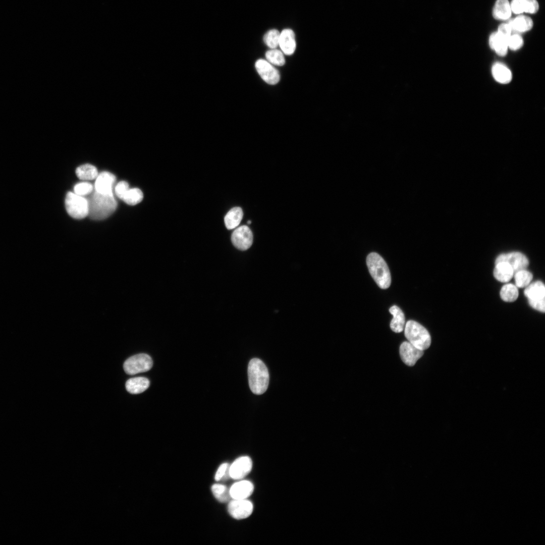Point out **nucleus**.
<instances>
[{"label":"nucleus","mask_w":545,"mask_h":545,"mask_svg":"<svg viewBox=\"0 0 545 545\" xmlns=\"http://www.w3.org/2000/svg\"><path fill=\"white\" fill-rule=\"evenodd\" d=\"M87 201L88 214L96 220L107 217L116 210L117 205L113 194H103L96 191Z\"/></svg>","instance_id":"1"},{"label":"nucleus","mask_w":545,"mask_h":545,"mask_svg":"<svg viewBox=\"0 0 545 545\" xmlns=\"http://www.w3.org/2000/svg\"><path fill=\"white\" fill-rule=\"evenodd\" d=\"M248 377L250 389L256 395L264 393L269 383V373L264 363L258 358H253L248 366Z\"/></svg>","instance_id":"2"},{"label":"nucleus","mask_w":545,"mask_h":545,"mask_svg":"<svg viewBox=\"0 0 545 545\" xmlns=\"http://www.w3.org/2000/svg\"><path fill=\"white\" fill-rule=\"evenodd\" d=\"M366 264L370 275L378 285L383 289L388 288L391 283V277L388 266L378 254L369 253L366 258Z\"/></svg>","instance_id":"3"},{"label":"nucleus","mask_w":545,"mask_h":545,"mask_svg":"<svg viewBox=\"0 0 545 545\" xmlns=\"http://www.w3.org/2000/svg\"><path fill=\"white\" fill-rule=\"evenodd\" d=\"M405 336L408 342L422 350L428 349L431 344V337L428 331L417 322L410 320L404 328Z\"/></svg>","instance_id":"4"},{"label":"nucleus","mask_w":545,"mask_h":545,"mask_svg":"<svg viewBox=\"0 0 545 545\" xmlns=\"http://www.w3.org/2000/svg\"><path fill=\"white\" fill-rule=\"evenodd\" d=\"M65 206L67 212L73 218L81 219L88 214L87 199L72 192L67 193Z\"/></svg>","instance_id":"5"},{"label":"nucleus","mask_w":545,"mask_h":545,"mask_svg":"<svg viewBox=\"0 0 545 545\" xmlns=\"http://www.w3.org/2000/svg\"><path fill=\"white\" fill-rule=\"evenodd\" d=\"M153 364L151 357L144 353L138 354L127 359L123 365L125 372L134 375L150 370Z\"/></svg>","instance_id":"6"},{"label":"nucleus","mask_w":545,"mask_h":545,"mask_svg":"<svg viewBox=\"0 0 545 545\" xmlns=\"http://www.w3.org/2000/svg\"><path fill=\"white\" fill-rule=\"evenodd\" d=\"M252 503L246 499H232L229 502L228 511L234 519L241 520L250 516L253 512Z\"/></svg>","instance_id":"7"},{"label":"nucleus","mask_w":545,"mask_h":545,"mask_svg":"<svg viewBox=\"0 0 545 545\" xmlns=\"http://www.w3.org/2000/svg\"><path fill=\"white\" fill-rule=\"evenodd\" d=\"M252 465V460L249 457H240L229 466V476L233 479L241 480L251 472Z\"/></svg>","instance_id":"8"},{"label":"nucleus","mask_w":545,"mask_h":545,"mask_svg":"<svg viewBox=\"0 0 545 545\" xmlns=\"http://www.w3.org/2000/svg\"><path fill=\"white\" fill-rule=\"evenodd\" d=\"M253 236L251 230L246 226H242L232 233L231 241L234 246L241 250H246L252 245Z\"/></svg>","instance_id":"9"},{"label":"nucleus","mask_w":545,"mask_h":545,"mask_svg":"<svg viewBox=\"0 0 545 545\" xmlns=\"http://www.w3.org/2000/svg\"><path fill=\"white\" fill-rule=\"evenodd\" d=\"M500 262H506L512 267L515 274L518 271L526 269L528 265L527 258L519 252H512L502 254L495 260V264Z\"/></svg>","instance_id":"10"},{"label":"nucleus","mask_w":545,"mask_h":545,"mask_svg":"<svg viewBox=\"0 0 545 545\" xmlns=\"http://www.w3.org/2000/svg\"><path fill=\"white\" fill-rule=\"evenodd\" d=\"M255 66L261 78L268 84L274 85L279 81L278 71L268 61L259 59L256 62Z\"/></svg>","instance_id":"11"},{"label":"nucleus","mask_w":545,"mask_h":545,"mask_svg":"<svg viewBox=\"0 0 545 545\" xmlns=\"http://www.w3.org/2000/svg\"><path fill=\"white\" fill-rule=\"evenodd\" d=\"M400 355L403 362L412 366L423 354V350L419 349L409 342H403L400 347Z\"/></svg>","instance_id":"12"},{"label":"nucleus","mask_w":545,"mask_h":545,"mask_svg":"<svg viewBox=\"0 0 545 545\" xmlns=\"http://www.w3.org/2000/svg\"><path fill=\"white\" fill-rule=\"evenodd\" d=\"M253 491V484L246 480H241L234 483L229 488L232 499H246L251 495Z\"/></svg>","instance_id":"13"},{"label":"nucleus","mask_w":545,"mask_h":545,"mask_svg":"<svg viewBox=\"0 0 545 545\" xmlns=\"http://www.w3.org/2000/svg\"><path fill=\"white\" fill-rule=\"evenodd\" d=\"M115 176L108 172H102L97 176L95 183V191L103 194H113L112 185Z\"/></svg>","instance_id":"14"},{"label":"nucleus","mask_w":545,"mask_h":545,"mask_svg":"<svg viewBox=\"0 0 545 545\" xmlns=\"http://www.w3.org/2000/svg\"><path fill=\"white\" fill-rule=\"evenodd\" d=\"M282 51L286 55L292 54L296 49L295 34L290 29H285L280 33L279 44Z\"/></svg>","instance_id":"15"},{"label":"nucleus","mask_w":545,"mask_h":545,"mask_svg":"<svg viewBox=\"0 0 545 545\" xmlns=\"http://www.w3.org/2000/svg\"><path fill=\"white\" fill-rule=\"evenodd\" d=\"M510 6L512 12L515 14L523 12L534 14L539 8L536 0H512Z\"/></svg>","instance_id":"16"},{"label":"nucleus","mask_w":545,"mask_h":545,"mask_svg":"<svg viewBox=\"0 0 545 545\" xmlns=\"http://www.w3.org/2000/svg\"><path fill=\"white\" fill-rule=\"evenodd\" d=\"M508 39L498 32L493 33L489 38V46L498 55L504 56L508 51Z\"/></svg>","instance_id":"17"},{"label":"nucleus","mask_w":545,"mask_h":545,"mask_svg":"<svg viewBox=\"0 0 545 545\" xmlns=\"http://www.w3.org/2000/svg\"><path fill=\"white\" fill-rule=\"evenodd\" d=\"M494 276L499 282H508L514 276V271L511 265L506 262H500L495 264Z\"/></svg>","instance_id":"18"},{"label":"nucleus","mask_w":545,"mask_h":545,"mask_svg":"<svg viewBox=\"0 0 545 545\" xmlns=\"http://www.w3.org/2000/svg\"><path fill=\"white\" fill-rule=\"evenodd\" d=\"M127 391L132 394H140L148 389L149 380L144 377H136L127 380L126 383Z\"/></svg>","instance_id":"19"},{"label":"nucleus","mask_w":545,"mask_h":545,"mask_svg":"<svg viewBox=\"0 0 545 545\" xmlns=\"http://www.w3.org/2000/svg\"><path fill=\"white\" fill-rule=\"evenodd\" d=\"M389 311L393 316L390 323L391 330L397 333L402 332L405 325V316L403 311L396 305L392 306Z\"/></svg>","instance_id":"20"},{"label":"nucleus","mask_w":545,"mask_h":545,"mask_svg":"<svg viewBox=\"0 0 545 545\" xmlns=\"http://www.w3.org/2000/svg\"><path fill=\"white\" fill-rule=\"evenodd\" d=\"M524 293L528 300L545 299L544 285L541 281H535L526 287Z\"/></svg>","instance_id":"21"},{"label":"nucleus","mask_w":545,"mask_h":545,"mask_svg":"<svg viewBox=\"0 0 545 545\" xmlns=\"http://www.w3.org/2000/svg\"><path fill=\"white\" fill-rule=\"evenodd\" d=\"M512 10L508 0H497L493 11L494 18L499 20L508 19L511 15Z\"/></svg>","instance_id":"22"},{"label":"nucleus","mask_w":545,"mask_h":545,"mask_svg":"<svg viewBox=\"0 0 545 545\" xmlns=\"http://www.w3.org/2000/svg\"><path fill=\"white\" fill-rule=\"evenodd\" d=\"M492 74L495 79L502 84L509 83L512 78L511 71L504 64L497 63L492 68Z\"/></svg>","instance_id":"23"},{"label":"nucleus","mask_w":545,"mask_h":545,"mask_svg":"<svg viewBox=\"0 0 545 545\" xmlns=\"http://www.w3.org/2000/svg\"><path fill=\"white\" fill-rule=\"evenodd\" d=\"M512 31L525 32L530 30L533 26L532 19L525 16H519L510 20L508 23Z\"/></svg>","instance_id":"24"},{"label":"nucleus","mask_w":545,"mask_h":545,"mask_svg":"<svg viewBox=\"0 0 545 545\" xmlns=\"http://www.w3.org/2000/svg\"><path fill=\"white\" fill-rule=\"evenodd\" d=\"M243 216L242 209L240 207H234L231 209L224 218L225 224L228 230L236 228L241 222Z\"/></svg>","instance_id":"25"},{"label":"nucleus","mask_w":545,"mask_h":545,"mask_svg":"<svg viewBox=\"0 0 545 545\" xmlns=\"http://www.w3.org/2000/svg\"><path fill=\"white\" fill-rule=\"evenodd\" d=\"M76 174L79 179L82 180H91L98 176L97 169L90 164H85L78 167Z\"/></svg>","instance_id":"26"},{"label":"nucleus","mask_w":545,"mask_h":545,"mask_svg":"<svg viewBox=\"0 0 545 545\" xmlns=\"http://www.w3.org/2000/svg\"><path fill=\"white\" fill-rule=\"evenodd\" d=\"M500 297L503 300L508 302L515 301L518 297L517 287L512 284L504 285L500 291Z\"/></svg>","instance_id":"27"},{"label":"nucleus","mask_w":545,"mask_h":545,"mask_svg":"<svg viewBox=\"0 0 545 545\" xmlns=\"http://www.w3.org/2000/svg\"><path fill=\"white\" fill-rule=\"evenodd\" d=\"M211 492L215 499L221 503H226L231 498L229 489L222 484H214L212 485Z\"/></svg>","instance_id":"28"},{"label":"nucleus","mask_w":545,"mask_h":545,"mask_svg":"<svg viewBox=\"0 0 545 545\" xmlns=\"http://www.w3.org/2000/svg\"><path fill=\"white\" fill-rule=\"evenodd\" d=\"M143 198V194L141 190L135 188L129 189L121 199L129 205H134L140 202Z\"/></svg>","instance_id":"29"},{"label":"nucleus","mask_w":545,"mask_h":545,"mask_svg":"<svg viewBox=\"0 0 545 545\" xmlns=\"http://www.w3.org/2000/svg\"><path fill=\"white\" fill-rule=\"evenodd\" d=\"M515 286L518 288L526 287L532 279V274L526 270L523 269L517 271L514 274Z\"/></svg>","instance_id":"30"},{"label":"nucleus","mask_w":545,"mask_h":545,"mask_svg":"<svg viewBox=\"0 0 545 545\" xmlns=\"http://www.w3.org/2000/svg\"><path fill=\"white\" fill-rule=\"evenodd\" d=\"M265 57L269 63L277 66H283L285 60L283 52L276 49L268 50L265 53Z\"/></svg>","instance_id":"31"},{"label":"nucleus","mask_w":545,"mask_h":545,"mask_svg":"<svg viewBox=\"0 0 545 545\" xmlns=\"http://www.w3.org/2000/svg\"><path fill=\"white\" fill-rule=\"evenodd\" d=\"M280 35V32L278 30H270L264 35V42L268 47L275 49L279 44Z\"/></svg>","instance_id":"32"},{"label":"nucleus","mask_w":545,"mask_h":545,"mask_svg":"<svg viewBox=\"0 0 545 545\" xmlns=\"http://www.w3.org/2000/svg\"><path fill=\"white\" fill-rule=\"evenodd\" d=\"M523 44V39L519 34L511 35L508 39V48L513 50H516L520 48Z\"/></svg>","instance_id":"33"},{"label":"nucleus","mask_w":545,"mask_h":545,"mask_svg":"<svg viewBox=\"0 0 545 545\" xmlns=\"http://www.w3.org/2000/svg\"><path fill=\"white\" fill-rule=\"evenodd\" d=\"M75 194L82 196L90 193L93 190V186L87 182L77 184L74 188Z\"/></svg>","instance_id":"34"},{"label":"nucleus","mask_w":545,"mask_h":545,"mask_svg":"<svg viewBox=\"0 0 545 545\" xmlns=\"http://www.w3.org/2000/svg\"><path fill=\"white\" fill-rule=\"evenodd\" d=\"M229 464L227 463H224L222 464L218 468L216 471L214 478L216 481H219L223 478L225 475L226 473H229Z\"/></svg>","instance_id":"35"},{"label":"nucleus","mask_w":545,"mask_h":545,"mask_svg":"<svg viewBox=\"0 0 545 545\" xmlns=\"http://www.w3.org/2000/svg\"><path fill=\"white\" fill-rule=\"evenodd\" d=\"M129 189V185L125 181L120 182L115 188V192L117 196L122 199L124 193Z\"/></svg>","instance_id":"36"},{"label":"nucleus","mask_w":545,"mask_h":545,"mask_svg":"<svg viewBox=\"0 0 545 545\" xmlns=\"http://www.w3.org/2000/svg\"><path fill=\"white\" fill-rule=\"evenodd\" d=\"M531 307L541 312L545 311V299L539 300H528Z\"/></svg>","instance_id":"37"},{"label":"nucleus","mask_w":545,"mask_h":545,"mask_svg":"<svg viewBox=\"0 0 545 545\" xmlns=\"http://www.w3.org/2000/svg\"><path fill=\"white\" fill-rule=\"evenodd\" d=\"M511 28L508 23L502 24L498 28V32L508 38L511 35Z\"/></svg>","instance_id":"38"},{"label":"nucleus","mask_w":545,"mask_h":545,"mask_svg":"<svg viewBox=\"0 0 545 545\" xmlns=\"http://www.w3.org/2000/svg\"><path fill=\"white\" fill-rule=\"evenodd\" d=\"M247 223H248V224H250L251 223V221H248Z\"/></svg>","instance_id":"39"}]
</instances>
